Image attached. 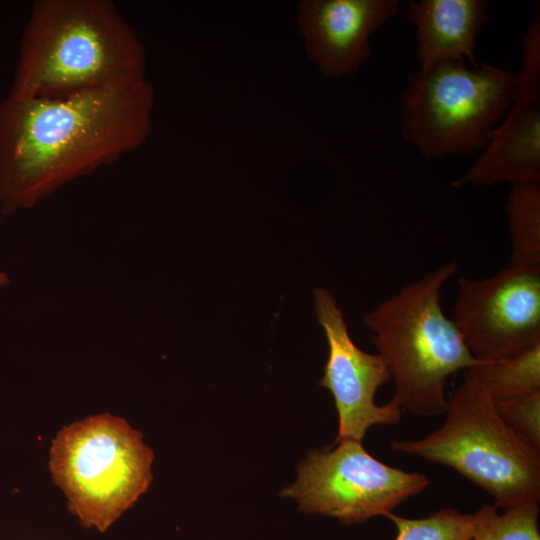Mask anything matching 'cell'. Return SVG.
I'll return each instance as SVG.
<instances>
[{"label":"cell","mask_w":540,"mask_h":540,"mask_svg":"<svg viewBox=\"0 0 540 540\" xmlns=\"http://www.w3.org/2000/svg\"><path fill=\"white\" fill-rule=\"evenodd\" d=\"M400 7L399 0H303L297 26L309 60L328 78L353 76L371 58V35Z\"/></svg>","instance_id":"cell-10"},{"label":"cell","mask_w":540,"mask_h":540,"mask_svg":"<svg viewBox=\"0 0 540 540\" xmlns=\"http://www.w3.org/2000/svg\"><path fill=\"white\" fill-rule=\"evenodd\" d=\"M540 182V95H516L480 156L454 187Z\"/></svg>","instance_id":"cell-11"},{"label":"cell","mask_w":540,"mask_h":540,"mask_svg":"<svg viewBox=\"0 0 540 540\" xmlns=\"http://www.w3.org/2000/svg\"><path fill=\"white\" fill-rule=\"evenodd\" d=\"M466 377L494 401L540 391V344L513 356L478 360Z\"/></svg>","instance_id":"cell-13"},{"label":"cell","mask_w":540,"mask_h":540,"mask_svg":"<svg viewBox=\"0 0 540 540\" xmlns=\"http://www.w3.org/2000/svg\"><path fill=\"white\" fill-rule=\"evenodd\" d=\"M396 526L395 540H470L474 515L444 508L423 518H405L393 513L387 516Z\"/></svg>","instance_id":"cell-16"},{"label":"cell","mask_w":540,"mask_h":540,"mask_svg":"<svg viewBox=\"0 0 540 540\" xmlns=\"http://www.w3.org/2000/svg\"><path fill=\"white\" fill-rule=\"evenodd\" d=\"M519 74L444 61L410 72L399 100L403 139L424 158L481 152L513 105Z\"/></svg>","instance_id":"cell-4"},{"label":"cell","mask_w":540,"mask_h":540,"mask_svg":"<svg viewBox=\"0 0 540 540\" xmlns=\"http://www.w3.org/2000/svg\"><path fill=\"white\" fill-rule=\"evenodd\" d=\"M486 0L410 1L406 10L415 27L419 68L444 61L477 66L478 35L489 18Z\"/></svg>","instance_id":"cell-12"},{"label":"cell","mask_w":540,"mask_h":540,"mask_svg":"<svg viewBox=\"0 0 540 540\" xmlns=\"http://www.w3.org/2000/svg\"><path fill=\"white\" fill-rule=\"evenodd\" d=\"M146 53L109 0H37L9 96L65 98L146 79Z\"/></svg>","instance_id":"cell-2"},{"label":"cell","mask_w":540,"mask_h":540,"mask_svg":"<svg viewBox=\"0 0 540 540\" xmlns=\"http://www.w3.org/2000/svg\"><path fill=\"white\" fill-rule=\"evenodd\" d=\"M451 320L478 360L540 344V267L509 264L488 278H459Z\"/></svg>","instance_id":"cell-8"},{"label":"cell","mask_w":540,"mask_h":540,"mask_svg":"<svg viewBox=\"0 0 540 540\" xmlns=\"http://www.w3.org/2000/svg\"><path fill=\"white\" fill-rule=\"evenodd\" d=\"M440 428L416 440L392 441L391 449L448 466L504 510L540 500V451L510 428L495 401L465 381L448 399Z\"/></svg>","instance_id":"cell-5"},{"label":"cell","mask_w":540,"mask_h":540,"mask_svg":"<svg viewBox=\"0 0 540 540\" xmlns=\"http://www.w3.org/2000/svg\"><path fill=\"white\" fill-rule=\"evenodd\" d=\"M317 320L328 343V358L319 385L328 389L338 413V434L333 444L343 440L362 441L373 425H394L402 409L391 399L384 405L374 402L378 388L391 373L380 354L361 350L352 341L344 315L325 289L314 291Z\"/></svg>","instance_id":"cell-9"},{"label":"cell","mask_w":540,"mask_h":540,"mask_svg":"<svg viewBox=\"0 0 540 540\" xmlns=\"http://www.w3.org/2000/svg\"><path fill=\"white\" fill-rule=\"evenodd\" d=\"M153 459L139 431L105 413L62 428L49 467L69 510L84 527L104 532L147 490Z\"/></svg>","instance_id":"cell-6"},{"label":"cell","mask_w":540,"mask_h":540,"mask_svg":"<svg viewBox=\"0 0 540 540\" xmlns=\"http://www.w3.org/2000/svg\"><path fill=\"white\" fill-rule=\"evenodd\" d=\"M8 277L5 273L0 272V287L5 286L8 283Z\"/></svg>","instance_id":"cell-19"},{"label":"cell","mask_w":540,"mask_h":540,"mask_svg":"<svg viewBox=\"0 0 540 540\" xmlns=\"http://www.w3.org/2000/svg\"><path fill=\"white\" fill-rule=\"evenodd\" d=\"M494 505H483L474 513L470 540H540L537 502H528L499 514Z\"/></svg>","instance_id":"cell-15"},{"label":"cell","mask_w":540,"mask_h":540,"mask_svg":"<svg viewBox=\"0 0 540 540\" xmlns=\"http://www.w3.org/2000/svg\"><path fill=\"white\" fill-rule=\"evenodd\" d=\"M510 264L540 267V182L512 186L505 205Z\"/></svg>","instance_id":"cell-14"},{"label":"cell","mask_w":540,"mask_h":540,"mask_svg":"<svg viewBox=\"0 0 540 540\" xmlns=\"http://www.w3.org/2000/svg\"><path fill=\"white\" fill-rule=\"evenodd\" d=\"M522 62L516 95L540 94V7L537 4L521 42Z\"/></svg>","instance_id":"cell-18"},{"label":"cell","mask_w":540,"mask_h":540,"mask_svg":"<svg viewBox=\"0 0 540 540\" xmlns=\"http://www.w3.org/2000/svg\"><path fill=\"white\" fill-rule=\"evenodd\" d=\"M147 79L65 98L0 102V206H34L71 180L139 149L152 128Z\"/></svg>","instance_id":"cell-1"},{"label":"cell","mask_w":540,"mask_h":540,"mask_svg":"<svg viewBox=\"0 0 540 540\" xmlns=\"http://www.w3.org/2000/svg\"><path fill=\"white\" fill-rule=\"evenodd\" d=\"M457 271L442 265L366 314L364 321L394 380L401 409L421 416L445 413L447 379L477 363L441 306V289Z\"/></svg>","instance_id":"cell-3"},{"label":"cell","mask_w":540,"mask_h":540,"mask_svg":"<svg viewBox=\"0 0 540 540\" xmlns=\"http://www.w3.org/2000/svg\"><path fill=\"white\" fill-rule=\"evenodd\" d=\"M504 422L540 451V391L495 401Z\"/></svg>","instance_id":"cell-17"},{"label":"cell","mask_w":540,"mask_h":540,"mask_svg":"<svg viewBox=\"0 0 540 540\" xmlns=\"http://www.w3.org/2000/svg\"><path fill=\"white\" fill-rule=\"evenodd\" d=\"M430 484L422 473L391 467L374 458L361 441L343 440L311 450L298 466L296 481L281 492L299 510L356 524L387 516Z\"/></svg>","instance_id":"cell-7"}]
</instances>
